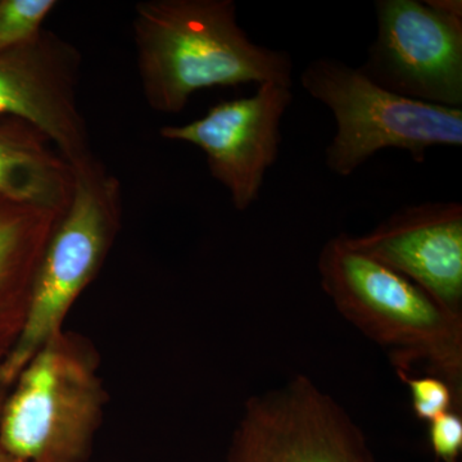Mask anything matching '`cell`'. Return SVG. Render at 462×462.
Wrapping results in <instances>:
<instances>
[{"mask_svg": "<svg viewBox=\"0 0 462 462\" xmlns=\"http://www.w3.org/2000/svg\"><path fill=\"white\" fill-rule=\"evenodd\" d=\"M149 107L179 114L197 91L242 84L293 85V60L249 39L233 0H148L133 23Z\"/></svg>", "mask_w": 462, "mask_h": 462, "instance_id": "6da1fadb", "label": "cell"}, {"mask_svg": "<svg viewBox=\"0 0 462 462\" xmlns=\"http://www.w3.org/2000/svg\"><path fill=\"white\" fill-rule=\"evenodd\" d=\"M321 287L343 318L391 355L397 374L422 365L462 400V316L422 289L349 247L346 234L328 240L319 257Z\"/></svg>", "mask_w": 462, "mask_h": 462, "instance_id": "7a4b0ae2", "label": "cell"}, {"mask_svg": "<svg viewBox=\"0 0 462 462\" xmlns=\"http://www.w3.org/2000/svg\"><path fill=\"white\" fill-rule=\"evenodd\" d=\"M90 339L63 330L27 361L0 409V448L23 462H87L108 393Z\"/></svg>", "mask_w": 462, "mask_h": 462, "instance_id": "3957f363", "label": "cell"}, {"mask_svg": "<svg viewBox=\"0 0 462 462\" xmlns=\"http://www.w3.org/2000/svg\"><path fill=\"white\" fill-rule=\"evenodd\" d=\"M72 172L71 202L45 245L25 327L0 369V384L7 389L32 355L65 330L67 316L98 276L123 225V193L114 173L96 157Z\"/></svg>", "mask_w": 462, "mask_h": 462, "instance_id": "277c9868", "label": "cell"}, {"mask_svg": "<svg viewBox=\"0 0 462 462\" xmlns=\"http://www.w3.org/2000/svg\"><path fill=\"white\" fill-rule=\"evenodd\" d=\"M300 81L336 120V135L325 151V163L336 175L351 176L384 149L409 152L422 163L430 148L462 145V108L404 98L336 58L311 60Z\"/></svg>", "mask_w": 462, "mask_h": 462, "instance_id": "5b68a950", "label": "cell"}, {"mask_svg": "<svg viewBox=\"0 0 462 462\" xmlns=\"http://www.w3.org/2000/svg\"><path fill=\"white\" fill-rule=\"evenodd\" d=\"M375 12L360 71L404 98L462 108L461 0H376Z\"/></svg>", "mask_w": 462, "mask_h": 462, "instance_id": "8992f818", "label": "cell"}, {"mask_svg": "<svg viewBox=\"0 0 462 462\" xmlns=\"http://www.w3.org/2000/svg\"><path fill=\"white\" fill-rule=\"evenodd\" d=\"M226 462H376L364 431L305 375L251 397Z\"/></svg>", "mask_w": 462, "mask_h": 462, "instance_id": "52a82bcc", "label": "cell"}, {"mask_svg": "<svg viewBox=\"0 0 462 462\" xmlns=\"http://www.w3.org/2000/svg\"><path fill=\"white\" fill-rule=\"evenodd\" d=\"M291 102V87L261 84L252 96L218 103L199 120L163 126L160 135L199 147L212 178L245 212L260 197L267 170L278 160L282 118Z\"/></svg>", "mask_w": 462, "mask_h": 462, "instance_id": "ba28073f", "label": "cell"}, {"mask_svg": "<svg viewBox=\"0 0 462 462\" xmlns=\"http://www.w3.org/2000/svg\"><path fill=\"white\" fill-rule=\"evenodd\" d=\"M80 66L78 48L47 29L0 53V116L32 125L71 167L96 157L79 107Z\"/></svg>", "mask_w": 462, "mask_h": 462, "instance_id": "9c48e42d", "label": "cell"}, {"mask_svg": "<svg viewBox=\"0 0 462 462\" xmlns=\"http://www.w3.org/2000/svg\"><path fill=\"white\" fill-rule=\"evenodd\" d=\"M349 247L409 279L462 316V205L424 202L389 216L363 236L346 234Z\"/></svg>", "mask_w": 462, "mask_h": 462, "instance_id": "30bf717a", "label": "cell"}, {"mask_svg": "<svg viewBox=\"0 0 462 462\" xmlns=\"http://www.w3.org/2000/svg\"><path fill=\"white\" fill-rule=\"evenodd\" d=\"M60 214L0 197V369L25 327L36 270ZM9 389L0 384V409Z\"/></svg>", "mask_w": 462, "mask_h": 462, "instance_id": "8fae6325", "label": "cell"}, {"mask_svg": "<svg viewBox=\"0 0 462 462\" xmlns=\"http://www.w3.org/2000/svg\"><path fill=\"white\" fill-rule=\"evenodd\" d=\"M74 190L72 167L47 135L0 116V197L63 215Z\"/></svg>", "mask_w": 462, "mask_h": 462, "instance_id": "7c38bea8", "label": "cell"}, {"mask_svg": "<svg viewBox=\"0 0 462 462\" xmlns=\"http://www.w3.org/2000/svg\"><path fill=\"white\" fill-rule=\"evenodd\" d=\"M57 5L56 0H0V53L33 41Z\"/></svg>", "mask_w": 462, "mask_h": 462, "instance_id": "4fadbf2b", "label": "cell"}, {"mask_svg": "<svg viewBox=\"0 0 462 462\" xmlns=\"http://www.w3.org/2000/svg\"><path fill=\"white\" fill-rule=\"evenodd\" d=\"M410 389L412 411L419 420L430 422L449 411H461L460 398L445 380L433 375L397 374Z\"/></svg>", "mask_w": 462, "mask_h": 462, "instance_id": "5bb4252c", "label": "cell"}, {"mask_svg": "<svg viewBox=\"0 0 462 462\" xmlns=\"http://www.w3.org/2000/svg\"><path fill=\"white\" fill-rule=\"evenodd\" d=\"M430 424V442L437 461L460 462L462 452L461 411H449Z\"/></svg>", "mask_w": 462, "mask_h": 462, "instance_id": "9a60e30c", "label": "cell"}, {"mask_svg": "<svg viewBox=\"0 0 462 462\" xmlns=\"http://www.w3.org/2000/svg\"><path fill=\"white\" fill-rule=\"evenodd\" d=\"M0 462H23L18 460V458L14 457V456L9 455L8 452H5V449L0 448Z\"/></svg>", "mask_w": 462, "mask_h": 462, "instance_id": "2e32d148", "label": "cell"}]
</instances>
